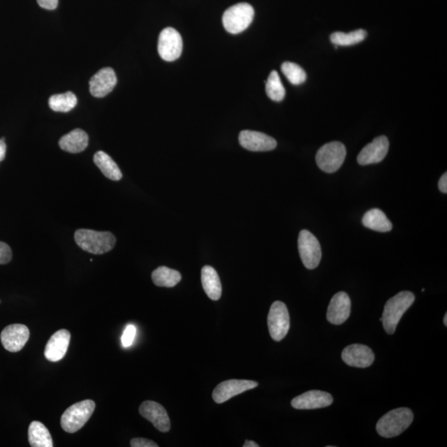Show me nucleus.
Here are the masks:
<instances>
[{
    "label": "nucleus",
    "mask_w": 447,
    "mask_h": 447,
    "mask_svg": "<svg viewBox=\"0 0 447 447\" xmlns=\"http://www.w3.org/2000/svg\"><path fill=\"white\" fill-rule=\"evenodd\" d=\"M244 447H259V445L253 441H245Z\"/></svg>",
    "instance_id": "nucleus-36"
},
{
    "label": "nucleus",
    "mask_w": 447,
    "mask_h": 447,
    "mask_svg": "<svg viewBox=\"0 0 447 447\" xmlns=\"http://www.w3.org/2000/svg\"><path fill=\"white\" fill-rule=\"evenodd\" d=\"M266 93L272 101L280 102L284 99L285 88L281 82L279 73L276 71H272L268 78Z\"/></svg>",
    "instance_id": "nucleus-28"
},
{
    "label": "nucleus",
    "mask_w": 447,
    "mask_h": 447,
    "mask_svg": "<svg viewBox=\"0 0 447 447\" xmlns=\"http://www.w3.org/2000/svg\"><path fill=\"white\" fill-rule=\"evenodd\" d=\"M95 409V402L89 400L71 405L61 416L62 429L68 433L78 432L91 418Z\"/></svg>",
    "instance_id": "nucleus-4"
},
{
    "label": "nucleus",
    "mask_w": 447,
    "mask_h": 447,
    "mask_svg": "<svg viewBox=\"0 0 447 447\" xmlns=\"http://www.w3.org/2000/svg\"><path fill=\"white\" fill-rule=\"evenodd\" d=\"M6 142H4L2 138H0V163L6 158Z\"/></svg>",
    "instance_id": "nucleus-35"
},
{
    "label": "nucleus",
    "mask_w": 447,
    "mask_h": 447,
    "mask_svg": "<svg viewBox=\"0 0 447 447\" xmlns=\"http://www.w3.org/2000/svg\"><path fill=\"white\" fill-rule=\"evenodd\" d=\"M94 163L100 168L101 173L110 180L119 181L122 178V173L118 165L105 152H97L94 156Z\"/></svg>",
    "instance_id": "nucleus-23"
},
{
    "label": "nucleus",
    "mask_w": 447,
    "mask_h": 447,
    "mask_svg": "<svg viewBox=\"0 0 447 447\" xmlns=\"http://www.w3.org/2000/svg\"><path fill=\"white\" fill-rule=\"evenodd\" d=\"M438 186H439L440 191L442 193H447V173H445L444 175L440 178L439 182H438Z\"/></svg>",
    "instance_id": "nucleus-34"
},
{
    "label": "nucleus",
    "mask_w": 447,
    "mask_h": 447,
    "mask_svg": "<svg viewBox=\"0 0 447 447\" xmlns=\"http://www.w3.org/2000/svg\"><path fill=\"white\" fill-rule=\"evenodd\" d=\"M390 149V142L386 136H379L366 145L357 156V162L362 166L379 163L386 159Z\"/></svg>",
    "instance_id": "nucleus-11"
},
{
    "label": "nucleus",
    "mask_w": 447,
    "mask_h": 447,
    "mask_svg": "<svg viewBox=\"0 0 447 447\" xmlns=\"http://www.w3.org/2000/svg\"><path fill=\"white\" fill-rule=\"evenodd\" d=\"M239 141L244 149L252 152H268L274 150L277 147V141L274 138L257 131L241 132Z\"/></svg>",
    "instance_id": "nucleus-16"
},
{
    "label": "nucleus",
    "mask_w": 447,
    "mask_h": 447,
    "mask_svg": "<svg viewBox=\"0 0 447 447\" xmlns=\"http://www.w3.org/2000/svg\"><path fill=\"white\" fill-rule=\"evenodd\" d=\"M415 301V295L409 291H404L395 295L384 306L382 323L383 329L388 334L395 332L402 316Z\"/></svg>",
    "instance_id": "nucleus-1"
},
{
    "label": "nucleus",
    "mask_w": 447,
    "mask_h": 447,
    "mask_svg": "<svg viewBox=\"0 0 447 447\" xmlns=\"http://www.w3.org/2000/svg\"><path fill=\"white\" fill-rule=\"evenodd\" d=\"M131 446L132 447H159L156 442L146 438H134L131 441Z\"/></svg>",
    "instance_id": "nucleus-32"
},
{
    "label": "nucleus",
    "mask_w": 447,
    "mask_h": 447,
    "mask_svg": "<svg viewBox=\"0 0 447 447\" xmlns=\"http://www.w3.org/2000/svg\"><path fill=\"white\" fill-rule=\"evenodd\" d=\"M342 360L352 367L367 368L374 363V354L369 346L353 344L344 349Z\"/></svg>",
    "instance_id": "nucleus-15"
},
{
    "label": "nucleus",
    "mask_w": 447,
    "mask_h": 447,
    "mask_svg": "<svg viewBox=\"0 0 447 447\" xmlns=\"http://www.w3.org/2000/svg\"><path fill=\"white\" fill-rule=\"evenodd\" d=\"M29 441L32 447H52V438L42 423L34 421L29 427Z\"/></svg>",
    "instance_id": "nucleus-24"
},
{
    "label": "nucleus",
    "mask_w": 447,
    "mask_h": 447,
    "mask_svg": "<svg viewBox=\"0 0 447 447\" xmlns=\"http://www.w3.org/2000/svg\"><path fill=\"white\" fill-rule=\"evenodd\" d=\"M333 397L329 393L311 390L302 393L292 400L291 404L299 410H312L326 408L332 405Z\"/></svg>",
    "instance_id": "nucleus-14"
},
{
    "label": "nucleus",
    "mask_w": 447,
    "mask_h": 447,
    "mask_svg": "<svg viewBox=\"0 0 447 447\" xmlns=\"http://www.w3.org/2000/svg\"><path fill=\"white\" fill-rule=\"evenodd\" d=\"M298 250L307 270H314L321 262V248L318 240L310 231L302 230L298 237Z\"/></svg>",
    "instance_id": "nucleus-8"
},
{
    "label": "nucleus",
    "mask_w": 447,
    "mask_h": 447,
    "mask_svg": "<svg viewBox=\"0 0 447 447\" xmlns=\"http://www.w3.org/2000/svg\"><path fill=\"white\" fill-rule=\"evenodd\" d=\"M152 279L158 287L173 288L180 283L182 275L177 270L168 267H159L152 274Z\"/></svg>",
    "instance_id": "nucleus-25"
},
{
    "label": "nucleus",
    "mask_w": 447,
    "mask_h": 447,
    "mask_svg": "<svg viewBox=\"0 0 447 447\" xmlns=\"http://www.w3.org/2000/svg\"><path fill=\"white\" fill-rule=\"evenodd\" d=\"M413 421L412 411L406 408L393 409L379 420L376 430L383 437L400 436Z\"/></svg>",
    "instance_id": "nucleus-3"
},
{
    "label": "nucleus",
    "mask_w": 447,
    "mask_h": 447,
    "mask_svg": "<svg viewBox=\"0 0 447 447\" xmlns=\"http://www.w3.org/2000/svg\"><path fill=\"white\" fill-rule=\"evenodd\" d=\"M351 302L349 295L345 292H339L335 295L329 304L328 320L333 325H342L351 315Z\"/></svg>",
    "instance_id": "nucleus-17"
},
{
    "label": "nucleus",
    "mask_w": 447,
    "mask_h": 447,
    "mask_svg": "<svg viewBox=\"0 0 447 447\" xmlns=\"http://www.w3.org/2000/svg\"><path fill=\"white\" fill-rule=\"evenodd\" d=\"M444 325L447 326V313H446L444 320Z\"/></svg>",
    "instance_id": "nucleus-37"
},
{
    "label": "nucleus",
    "mask_w": 447,
    "mask_h": 447,
    "mask_svg": "<svg viewBox=\"0 0 447 447\" xmlns=\"http://www.w3.org/2000/svg\"><path fill=\"white\" fill-rule=\"evenodd\" d=\"M268 326L271 337L280 342L287 335L290 328V316L287 306L277 301L272 304L268 316Z\"/></svg>",
    "instance_id": "nucleus-7"
},
{
    "label": "nucleus",
    "mask_w": 447,
    "mask_h": 447,
    "mask_svg": "<svg viewBox=\"0 0 447 447\" xmlns=\"http://www.w3.org/2000/svg\"><path fill=\"white\" fill-rule=\"evenodd\" d=\"M281 71L290 83L298 86L306 82L307 74L300 66L293 62L286 61L281 65Z\"/></svg>",
    "instance_id": "nucleus-29"
},
{
    "label": "nucleus",
    "mask_w": 447,
    "mask_h": 447,
    "mask_svg": "<svg viewBox=\"0 0 447 447\" xmlns=\"http://www.w3.org/2000/svg\"><path fill=\"white\" fill-rule=\"evenodd\" d=\"M362 224L368 229L378 232H388L393 229V224L381 210L374 208L365 214Z\"/></svg>",
    "instance_id": "nucleus-22"
},
{
    "label": "nucleus",
    "mask_w": 447,
    "mask_h": 447,
    "mask_svg": "<svg viewBox=\"0 0 447 447\" xmlns=\"http://www.w3.org/2000/svg\"><path fill=\"white\" fill-rule=\"evenodd\" d=\"M254 16V8L249 3H237L224 13L223 25L232 34L242 33L251 24Z\"/></svg>",
    "instance_id": "nucleus-5"
},
{
    "label": "nucleus",
    "mask_w": 447,
    "mask_h": 447,
    "mask_svg": "<svg viewBox=\"0 0 447 447\" xmlns=\"http://www.w3.org/2000/svg\"><path fill=\"white\" fill-rule=\"evenodd\" d=\"M137 333V328L133 325H129L125 328L124 334L122 335V345L124 347L127 348L132 346V344L135 338Z\"/></svg>",
    "instance_id": "nucleus-30"
},
{
    "label": "nucleus",
    "mask_w": 447,
    "mask_h": 447,
    "mask_svg": "<svg viewBox=\"0 0 447 447\" xmlns=\"http://www.w3.org/2000/svg\"><path fill=\"white\" fill-rule=\"evenodd\" d=\"M116 84H117V78L114 70L110 67H105L98 71L89 80V91L93 96L105 97L113 91Z\"/></svg>",
    "instance_id": "nucleus-18"
},
{
    "label": "nucleus",
    "mask_w": 447,
    "mask_h": 447,
    "mask_svg": "<svg viewBox=\"0 0 447 447\" xmlns=\"http://www.w3.org/2000/svg\"><path fill=\"white\" fill-rule=\"evenodd\" d=\"M140 413L145 418L153 423L156 429L161 432H168L171 428V422L166 409L158 402L145 401L140 406Z\"/></svg>",
    "instance_id": "nucleus-13"
},
{
    "label": "nucleus",
    "mask_w": 447,
    "mask_h": 447,
    "mask_svg": "<svg viewBox=\"0 0 447 447\" xmlns=\"http://www.w3.org/2000/svg\"><path fill=\"white\" fill-rule=\"evenodd\" d=\"M182 36L176 29L167 28L161 32L158 50L164 61H173L178 59L182 54Z\"/></svg>",
    "instance_id": "nucleus-9"
},
{
    "label": "nucleus",
    "mask_w": 447,
    "mask_h": 447,
    "mask_svg": "<svg viewBox=\"0 0 447 447\" xmlns=\"http://www.w3.org/2000/svg\"><path fill=\"white\" fill-rule=\"evenodd\" d=\"M12 250L7 244L0 241V265H6L12 259Z\"/></svg>",
    "instance_id": "nucleus-31"
},
{
    "label": "nucleus",
    "mask_w": 447,
    "mask_h": 447,
    "mask_svg": "<svg viewBox=\"0 0 447 447\" xmlns=\"http://www.w3.org/2000/svg\"><path fill=\"white\" fill-rule=\"evenodd\" d=\"M346 156V149L341 142H328L317 152V166L323 172L333 173L342 166Z\"/></svg>",
    "instance_id": "nucleus-6"
},
{
    "label": "nucleus",
    "mask_w": 447,
    "mask_h": 447,
    "mask_svg": "<svg viewBox=\"0 0 447 447\" xmlns=\"http://www.w3.org/2000/svg\"><path fill=\"white\" fill-rule=\"evenodd\" d=\"M201 283L209 298L217 301L222 294V286L217 272L211 266H205L201 270Z\"/></svg>",
    "instance_id": "nucleus-21"
},
{
    "label": "nucleus",
    "mask_w": 447,
    "mask_h": 447,
    "mask_svg": "<svg viewBox=\"0 0 447 447\" xmlns=\"http://www.w3.org/2000/svg\"><path fill=\"white\" fill-rule=\"evenodd\" d=\"M29 335V330L24 325H8L1 333L2 345L8 351L19 352L28 342Z\"/></svg>",
    "instance_id": "nucleus-12"
},
{
    "label": "nucleus",
    "mask_w": 447,
    "mask_h": 447,
    "mask_svg": "<svg viewBox=\"0 0 447 447\" xmlns=\"http://www.w3.org/2000/svg\"><path fill=\"white\" fill-rule=\"evenodd\" d=\"M366 37H367V32L365 30L358 29L350 34L334 33L330 35V41L335 45V47H348L363 42Z\"/></svg>",
    "instance_id": "nucleus-27"
},
{
    "label": "nucleus",
    "mask_w": 447,
    "mask_h": 447,
    "mask_svg": "<svg viewBox=\"0 0 447 447\" xmlns=\"http://www.w3.org/2000/svg\"><path fill=\"white\" fill-rule=\"evenodd\" d=\"M40 7L45 10H53L58 6V0H37Z\"/></svg>",
    "instance_id": "nucleus-33"
},
{
    "label": "nucleus",
    "mask_w": 447,
    "mask_h": 447,
    "mask_svg": "<svg viewBox=\"0 0 447 447\" xmlns=\"http://www.w3.org/2000/svg\"><path fill=\"white\" fill-rule=\"evenodd\" d=\"M71 342V334L67 330H58L49 339L44 355L51 362L59 361L66 355Z\"/></svg>",
    "instance_id": "nucleus-19"
},
{
    "label": "nucleus",
    "mask_w": 447,
    "mask_h": 447,
    "mask_svg": "<svg viewBox=\"0 0 447 447\" xmlns=\"http://www.w3.org/2000/svg\"><path fill=\"white\" fill-rule=\"evenodd\" d=\"M75 240L80 249L93 254H103L113 249L116 239L110 232L80 229L75 231Z\"/></svg>",
    "instance_id": "nucleus-2"
},
{
    "label": "nucleus",
    "mask_w": 447,
    "mask_h": 447,
    "mask_svg": "<svg viewBox=\"0 0 447 447\" xmlns=\"http://www.w3.org/2000/svg\"><path fill=\"white\" fill-rule=\"evenodd\" d=\"M49 107L56 112H69L73 110L78 105V98L75 94L71 91L58 95L52 96L49 98Z\"/></svg>",
    "instance_id": "nucleus-26"
},
{
    "label": "nucleus",
    "mask_w": 447,
    "mask_h": 447,
    "mask_svg": "<svg viewBox=\"0 0 447 447\" xmlns=\"http://www.w3.org/2000/svg\"><path fill=\"white\" fill-rule=\"evenodd\" d=\"M258 386V383L252 380L230 379L218 384L214 388L212 397L217 404H223L232 397L246 391L253 390Z\"/></svg>",
    "instance_id": "nucleus-10"
},
{
    "label": "nucleus",
    "mask_w": 447,
    "mask_h": 447,
    "mask_svg": "<svg viewBox=\"0 0 447 447\" xmlns=\"http://www.w3.org/2000/svg\"><path fill=\"white\" fill-rule=\"evenodd\" d=\"M89 144L88 134L82 129H77L62 136L59 146L64 151L78 154L87 149Z\"/></svg>",
    "instance_id": "nucleus-20"
}]
</instances>
